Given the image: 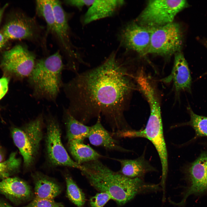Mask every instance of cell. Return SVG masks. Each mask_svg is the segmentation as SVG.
<instances>
[{
    "label": "cell",
    "mask_w": 207,
    "mask_h": 207,
    "mask_svg": "<svg viewBox=\"0 0 207 207\" xmlns=\"http://www.w3.org/2000/svg\"><path fill=\"white\" fill-rule=\"evenodd\" d=\"M185 177L188 184L182 193V198L177 206H182L190 195L207 192V151L202 152L198 158L186 168Z\"/></svg>",
    "instance_id": "obj_10"
},
{
    "label": "cell",
    "mask_w": 207,
    "mask_h": 207,
    "mask_svg": "<svg viewBox=\"0 0 207 207\" xmlns=\"http://www.w3.org/2000/svg\"><path fill=\"white\" fill-rule=\"evenodd\" d=\"M0 207H13L4 201L0 200Z\"/></svg>",
    "instance_id": "obj_33"
},
{
    "label": "cell",
    "mask_w": 207,
    "mask_h": 207,
    "mask_svg": "<svg viewBox=\"0 0 207 207\" xmlns=\"http://www.w3.org/2000/svg\"><path fill=\"white\" fill-rule=\"evenodd\" d=\"M81 165L82 173L91 185L99 192L108 193L112 199L120 206L139 193L161 190L159 184L147 183L141 178L127 177L113 171L99 160Z\"/></svg>",
    "instance_id": "obj_2"
},
{
    "label": "cell",
    "mask_w": 207,
    "mask_h": 207,
    "mask_svg": "<svg viewBox=\"0 0 207 207\" xmlns=\"http://www.w3.org/2000/svg\"><path fill=\"white\" fill-rule=\"evenodd\" d=\"M187 110L190 116L189 121L178 124V126L189 125L192 127L195 132V138L207 137V117L196 114L189 106Z\"/></svg>",
    "instance_id": "obj_22"
},
{
    "label": "cell",
    "mask_w": 207,
    "mask_h": 207,
    "mask_svg": "<svg viewBox=\"0 0 207 207\" xmlns=\"http://www.w3.org/2000/svg\"><path fill=\"white\" fill-rule=\"evenodd\" d=\"M46 120V148L49 162L53 166H67L81 170L83 168L82 165L71 158L63 145L60 129L56 118L49 113Z\"/></svg>",
    "instance_id": "obj_8"
},
{
    "label": "cell",
    "mask_w": 207,
    "mask_h": 207,
    "mask_svg": "<svg viewBox=\"0 0 207 207\" xmlns=\"http://www.w3.org/2000/svg\"><path fill=\"white\" fill-rule=\"evenodd\" d=\"M149 105L150 114L145 128L140 130L133 129L120 132V138L141 137L150 140L156 148L162 167L161 182H166L168 171V153L165 141L162 121L160 97L154 90L146 92L144 95Z\"/></svg>",
    "instance_id": "obj_4"
},
{
    "label": "cell",
    "mask_w": 207,
    "mask_h": 207,
    "mask_svg": "<svg viewBox=\"0 0 207 207\" xmlns=\"http://www.w3.org/2000/svg\"><path fill=\"white\" fill-rule=\"evenodd\" d=\"M37 14L45 21L48 30L53 32L55 26V18L51 0H37Z\"/></svg>",
    "instance_id": "obj_23"
},
{
    "label": "cell",
    "mask_w": 207,
    "mask_h": 207,
    "mask_svg": "<svg viewBox=\"0 0 207 207\" xmlns=\"http://www.w3.org/2000/svg\"><path fill=\"white\" fill-rule=\"evenodd\" d=\"M185 0H150L137 18L138 24L148 28L173 22L176 15L188 6Z\"/></svg>",
    "instance_id": "obj_6"
},
{
    "label": "cell",
    "mask_w": 207,
    "mask_h": 207,
    "mask_svg": "<svg viewBox=\"0 0 207 207\" xmlns=\"http://www.w3.org/2000/svg\"><path fill=\"white\" fill-rule=\"evenodd\" d=\"M65 67L58 51L47 57L36 60L27 78L33 97L55 103L63 85L62 73Z\"/></svg>",
    "instance_id": "obj_3"
},
{
    "label": "cell",
    "mask_w": 207,
    "mask_h": 207,
    "mask_svg": "<svg viewBox=\"0 0 207 207\" xmlns=\"http://www.w3.org/2000/svg\"><path fill=\"white\" fill-rule=\"evenodd\" d=\"M94 0H66L64 3L66 5L76 7L81 9L83 7L90 6L93 3Z\"/></svg>",
    "instance_id": "obj_28"
},
{
    "label": "cell",
    "mask_w": 207,
    "mask_h": 207,
    "mask_svg": "<svg viewBox=\"0 0 207 207\" xmlns=\"http://www.w3.org/2000/svg\"><path fill=\"white\" fill-rule=\"evenodd\" d=\"M69 149L75 162L79 164L99 160L104 157L83 142L68 141Z\"/></svg>",
    "instance_id": "obj_21"
},
{
    "label": "cell",
    "mask_w": 207,
    "mask_h": 207,
    "mask_svg": "<svg viewBox=\"0 0 207 207\" xmlns=\"http://www.w3.org/2000/svg\"><path fill=\"white\" fill-rule=\"evenodd\" d=\"M150 38L149 28L134 22L125 26L120 34V42L123 46L142 55L147 53Z\"/></svg>",
    "instance_id": "obj_13"
},
{
    "label": "cell",
    "mask_w": 207,
    "mask_h": 207,
    "mask_svg": "<svg viewBox=\"0 0 207 207\" xmlns=\"http://www.w3.org/2000/svg\"><path fill=\"white\" fill-rule=\"evenodd\" d=\"M0 193L14 202L26 200L32 195L29 185L16 177H8L0 181Z\"/></svg>",
    "instance_id": "obj_16"
},
{
    "label": "cell",
    "mask_w": 207,
    "mask_h": 207,
    "mask_svg": "<svg viewBox=\"0 0 207 207\" xmlns=\"http://www.w3.org/2000/svg\"><path fill=\"white\" fill-rule=\"evenodd\" d=\"M65 180L68 197L77 207H83L86 200L84 193L71 177L66 176Z\"/></svg>",
    "instance_id": "obj_24"
},
{
    "label": "cell",
    "mask_w": 207,
    "mask_h": 207,
    "mask_svg": "<svg viewBox=\"0 0 207 207\" xmlns=\"http://www.w3.org/2000/svg\"><path fill=\"white\" fill-rule=\"evenodd\" d=\"M43 121L41 113L22 128L14 127L12 129L13 140L22 156L26 167L32 164L38 152L43 137Z\"/></svg>",
    "instance_id": "obj_5"
},
{
    "label": "cell",
    "mask_w": 207,
    "mask_h": 207,
    "mask_svg": "<svg viewBox=\"0 0 207 207\" xmlns=\"http://www.w3.org/2000/svg\"><path fill=\"white\" fill-rule=\"evenodd\" d=\"M145 152L140 157L134 159L113 158L119 162L121 168L118 172L129 178L143 179L147 173L157 171L145 158Z\"/></svg>",
    "instance_id": "obj_18"
},
{
    "label": "cell",
    "mask_w": 207,
    "mask_h": 207,
    "mask_svg": "<svg viewBox=\"0 0 207 207\" xmlns=\"http://www.w3.org/2000/svg\"><path fill=\"white\" fill-rule=\"evenodd\" d=\"M36 60L34 53L25 46L18 44L2 53L0 66L5 71L23 79L30 75Z\"/></svg>",
    "instance_id": "obj_9"
},
{
    "label": "cell",
    "mask_w": 207,
    "mask_h": 207,
    "mask_svg": "<svg viewBox=\"0 0 207 207\" xmlns=\"http://www.w3.org/2000/svg\"><path fill=\"white\" fill-rule=\"evenodd\" d=\"M5 154L2 147L0 146V162L4 161Z\"/></svg>",
    "instance_id": "obj_32"
},
{
    "label": "cell",
    "mask_w": 207,
    "mask_h": 207,
    "mask_svg": "<svg viewBox=\"0 0 207 207\" xmlns=\"http://www.w3.org/2000/svg\"><path fill=\"white\" fill-rule=\"evenodd\" d=\"M149 28L151 38L147 54L168 57L180 51L183 45V34L179 24L172 22Z\"/></svg>",
    "instance_id": "obj_7"
},
{
    "label": "cell",
    "mask_w": 207,
    "mask_h": 207,
    "mask_svg": "<svg viewBox=\"0 0 207 207\" xmlns=\"http://www.w3.org/2000/svg\"><path fill=\"white\" fill-rule=\"evenodd\" d=\"M110 199V195L108 193L99 192L91 198L89 200L91 207H103Z\"/></svg>",
    "instance_id": "obj_27"
},
{
    "label": "cell",
    "mask_w": 207,
    "mask_h": 207,
    "mask_svg": "<svg viewBox=\"0 0 207 207\" xmlns=\"http://www.w3.org/2000/svg\"><path fill=\"white\" fill-rule=\"evenodd\" d=\"M33 177L35 198L53 199L60 193V187L51 178L39 173L34 174Z\"/></svg>",
    "instance_id": "obj_19"
},
{
    "label": "cell",
    "mask_w": 207,
    "mask_h": 207,
    "mask_svg": "<svg viewBox=\"0 0 207 207\" xmlns=\"http://www.w3.org/2000/svg\"><path fill=\"white\" fill-rule=\"evenodd\" d=\"M121 0H94L83 19L85 24L111 16L124 4Z\"/></svg>",
    "instance_id": "obj_17"
},
{
    "label": "cell",
    "mask_w": 207,
    "mask_h": 207,
    "mask_svg": "<svg viewBox=\"0 0 207 207\" xmlns=\"http://www.w3.org/2000/svg\"><path fill=\"white\" fill-rule=\"evenodd\" d=\"M101 118H97L96 122L90 126L87 138L90 143L95 146H101L106 150L122 152H129L131 151L126 149L119 144L103 126L101 122Z\"/></svg>",
    "instance_id": "obj_15"
},
{
    "label": "cell",
    "mask_w": 207,
    "mask_h": 207,
    "mask_svg": "<svg viewBox=\"0 0 207 207\" xmlns=\"http://www.w3.org/2000/svg\"><path fill=\"white\" fill-rule=\"evenodd\" d=\"M9 82V79L6 77H3L0 78V100L7 91Z\"/></svg>",
    "instance_id": "obj_29"
},
{
    "label": "cell",
    "mask_w": 207,
    "mask_h": 207,
    "mask_svg": "<svg viewBox=\"0 0 207 207\" xmlns=\"http://www.w3.org/2000/svg\"><path fill=\"white\" fill-rule=\"evenodd\" d=\"M1 32L8 41L33 40L38 37L39 28L34 18L17 13L8 20Z\"/></svg>",
    "instance_id": "obj_11"
},
{
    "label": "cell",
    "mask_w": 207,
    "mask_h": 207,
    "mask_svg": "<svg viewBox=\"0 0 207 207\" xmlns=\"http://www.w3.org/2000/svg\"><path fill=\"white\" fill-rule=\"evenodd\" d=\"M55 18L53 32L67 52V63L73 64L79 59V55L74 53L70 39L68 18L61 3L58 0H51Z\"/></svg>",
    "instance_id": "obj_12"
},
{
    "label": "cell",
    "mask_w": 207,
    "mask_h": 207,
    "mask_svg": "<svg viewBox=\"0 0 207 207\" xmlns=\"http://www.w3.org/2000/svg\"><path fill=\"white\" fill-rule=\"evenodd\" d=\"M23 207H64L60 203L53 199L35 198L30 202Z\"/></svg>",
    "instance_id": "obj_26"
},
{
    "label": "cell",
    "mask_w": 207,
    "mask_h": 207,
    "mask_svg": "<svg viewBox=\"0 0 207 207\" xmlns=\"http://www.w3.org/2000/svg\"><path fill=\"white\" fill-rule=\"evenodd\" d=\"M8 4L7 3H6L2 7L0 8V24L4 12L8 7Z\"/></svg>",
    "instance_id": "obj_31"
},
{
    "label": "cell",
    "mask_w": 207,
    "mask_h": 207,
    "mask_svg": "<svg viewBox=\"0 0 207 207\" xmlns=\"http://www.w3.org/2000/svg\"><path fill=\"white\" fill-rule=\"evenodd\" d=\"M204 44L205 47L207 48V39L205 40V41H204ZM206 74H207V72L206 73Z\"/></svg>",
    "instance_id": "obj_34"
},
{
    "label": "cell",
    "mask_w": 207,
    "mask_h": 207,
    "mask_svg": "<svg viewBox=\"0 0 207 207\" xmlns=\"http://www.w3.org/2000/svg\"><path fill=\"white\" fill-rule=\"evenodd\" d=\"M17 155L16 152H12L8 159L0 162V179H2L9 177L18 170L21 161Z\"/></svg>",
    "instance_id": "obj_25"
},
{
    "label": "cell",
    "mask_w": 207,
    "mask_h": 207,
    "mask_svg": "<svg viewBox=\"0 0 207 207\" xmlns=\"http://www.w3.org/2000/svg\"><path fill=\"white\" fill-rule=\"evenodd\" d=\"M8 40L5 37L3 34L0 32V49L4 47L7 43Z\"/></svg>",
    "instance_id": "obj_30"
},
{
    "label": "cell",
    "mask_w": 207,
    "mask_h": 207,
    "mask_svg": "<svg viewBox=\"0 0 207 207\" xmlns=\"http://www.w3.org/2000/svg\"><path fill=\"white\" fill-rule=\"evenodd\" d=\"M63 112L68 141H75L83 142L87 137L90 126L86 125L75 118L65 107L63 108Z\"/></svg>",
    "instance_id": "obj_20"
},
{
    "label": "cell",
    "mask_w": 207,
    "mask_h": 207,
    "mask_svg": "<svg viewBox=\"0 0 207 207\" xmlns=\"http://www.w3.org/2000/svg\"><path fill=\"white\" fill-rule=\"evenodd\" d=\"M134 86L132 75L113 53L99 66L76 74L62 88L72 116L85 124L103 117L114 133L132 129L124 112Z\"/></svg>",
    "instance_id": "obj_1"
},
{
    "label": "cell",
    "mask_w": 207,
    "mask_h": 207,
    "mask_svg": "<svg viewBox=\"0 0 207 207\" xmlns=\"http://www.w3.org/2000/svg\"><path fill=\"white\" fill-rule=\"evenodd\" d=\"M161 80L166 83L172 81L177 93L182 91L191 93V78L190 71L183 54L180 51L175 54L174 64L171 73Z\"/></svg>",
    "instance_id": "obj_14"
}]
</instances>
